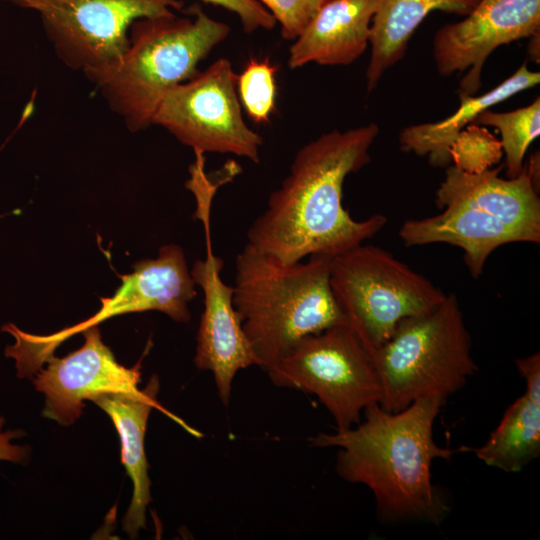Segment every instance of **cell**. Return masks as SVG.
Wrapping results in <instances>:
<instances>
[{"label": "cell", "mask_w": 540, "mask_h": 540, "mask_svg": "<svg viewBox=\"0 0 540 540\" xmlns=\"http://www.w3.org/2000/svg\"><path fill=\"white\" fill-rule=\"evenodd\" d=\"M159 380L153 375L138 394L110 393L92 400L112 420L121 443V461L133 485L132 498L122 520V528L129 538L135 539L146 528V510L151 502L149 464L145 454L144 438L149 415L153 409L164 413L190 435L203 434L180 417L164 408L157 400Z\"/></svg>", "instance_id": "cell-15"}, {"label": "cell", "mask_w": 540, "mask_h": 540, "mask_svg": "<svg viewBox=\"0 0 540 540\" xmlns=\"http://www.w3.org/2000/svg\"><path fill=\"white\" fill-rule=\"evenodd\" d=\"M152 124L163 127L193 151L260 161L263 139L243 118L237 73L227 58L217 59L168 90Z\"/></svg>", "instance_id": "cell-9"}, {"label": "cell", "mask_w": 540, "mask_h": 540, "mask_svg": "<svg viewBox=\"0 0 540 540\" xmlns=\"http://www.w3.org/2000/svg\"><path fill=\"white\" fill-rule=\"evenodd\" d=\"M84 343L58 358L51 356L32 381L44 395L43 417L70 426L82 415L85 401L110 393L138 394L142 390L140 359L133 367L120 364L103 342L98 326L83 332Z\"/></svg>", "instance_id": "cell-12"}, {"label": "cell", "mask_w": 540, "mask_h": 540, "mask_svg": "<svg viewBox=\"0 0 540 540\" xmlns=\"http://www.w3.org/2000/svg\"><path fill=\"white\" fill-rule=\"evenodd\" d=\"M479 0H378L369 44L371 56L366 69L367 90L372 91L382 75L399 62L414 31L432 11L466 16Z\"/></svg>", "instance_id": "cell-20"}, {"label": "cell", "mask_w": 540, "mask_h": 540, "mask_svg": "<svg viewBox=\"0 0 540 540\" xmlns=\"http://www.w3.org/2000/svg\"><path fill=\"white\" fill-rule=\"evenodd\" d=\"M372 358L381 385L379 404L389 412L425 396L448 398L478 371L455 294L400 320Z\"/></svg>", "instance_id": "cell-5"}, {"label": "cell", "mask_w": 540, "mask_h": 540, "mask_svg": "<svg viewBox=\"0 0 540 540\" xmlns=\"http://www.w3.org/2000/svg\"><path fill=\"white\" fill-rule=\"evenodd\" d=\"M331 258L285 264L247 243L237 254L233 304L264 371L303 337L347 324L330 287Z\"/></svg>", "instance_id": "cell-3"}, {"label": "cell", "mask_w": 540, "mask_h": 540, "mask_svg": "<svg viewBox=\"0 0 540 540\" xmlns=\"http://www.w3.org/2000/svg\"><path fill=\"white\" fill-rule=\"evenodd\" d=\"M280 25L281 35L294 40L315 16L323 0H258Z\"/></svg>", "instance_id": "cell-24"}, {"label": "cell", "mask_w": 540, "mask_h": 540, "mask_svg": "<svg viewBox=\"0 0 540 540\" xmlns=\"http://www.w3.org/2000/svg\"><path fill=\"white\" fill-rule=\"evenodd\" d=\"M540 82V73L531 71L524 62L511 76L481 95H459L460 107L449 117L433 123L405 127L399 134L400 148L419 156H428L431 165H451L450 150L458 135L476 117L521 91Z\"/></svg>", "instance_id": "cell-19"}, {"label": "cell", "mask_w": 540, "mask_h": 540, "mask_svg": "<svg viewBox=\"0 0 540 540\" xmlns=\"http://www.w3.org/2000/svg\"><path fill=\"white\" fill-rule=\"evenodd\" d=\"M525 391L505 411L487 441L474 451L487 466L522 471L540 455V354L515 360Z\"/></svg>", "instance_id": "cell-18"}, {"label": "cell", "mask_w": 540, "mask_h": 540, "mask_svg": "<svg viewBox=\"0 0 540 540\" xmlns=\"http://www.w3.org/2000/svg\"><path fill=\"white\" fill-rule=\"evenodd\" d=\"M446 400L440 395L425 396L397 412L374 402L355 426L320 432L309 442L317 448L339 449L336 473L346 482L370 489L382 523L439 525L449 505L432 482V463L470 451L441 447L434 439V423Z\"/></svg>", "instance_id": "cell-2"}, {"label": "cell", "mask_w": 540, "mask_h": 540, "mask_svg": "<svg viewBox=\"0 0 540 540\" xmlns=\"http://www.w3.org/2000/svg\"><path fill=\"white\" fill-rule=\"evenodd\" d=\"M378 0H325L289 49L288 66L349 65L367 49Z\"/></svg>", "instance_id": "cell-16"}, {"label": "cell", "mask_w": 540, "mask_h": 540, "mask_svg": "<svg viewBox=\"0 0 540 540\" xmlns=\"http://www.w3.org/2000/svg\"><path fill=\"white\" fill-rule=\"evenodd\" d=\"M450 155L455 167L465 172L479 173L498 163L503 151L500 141L485 128L472 123L458 135Z\"/></svg>", "instance_id": "cell-23"}, {"label": "cell", "mask_w": 540, "mask_h": 540, "mask_svg": "<svg viewBox=\"0 0 540 540\" xmlns=\"http://www.w3.org/2000/svg\"><path fill=\"white\" fill-rule=\"evenodd\" d=\"M323 1H325V0H323Z\"/></svg>", "instance_id": "cell-27"}, {"label": "cell", "mask_w": 540, "mask_h": 540, "mask_svg": "<svg viewBox=\"0 0 540 540\" xmlns=\"http://www.w3.org/2000/svg\"><path fill=\"white\" fill-rule=\"evenodd\" d=\"M276 67L268 58H252L237 74V94L247 116L256 124H268L275 110Z\"/></svg>", "instance_id": "cell-22"}, {"label": "cell", "mask_w": 540, "mask_h": 540, "mask_svg": "<svg viewBox=\"0 0 540 540\" xmlns=\"http://www.w3.org/2000/svg\"><path fill=\"white\" fill-rule=\"evenodd\" d=\"M37 12L58 57L83 73L119 60L132 24L180 10L179 0H8Z\"/></svg>", "instance_id": "cell-10"}, {"label": "cell", "mask_w": 540, "mask_h": 540, "mask_svg": "<svg viewBox=\"0 0 540 540\" xmlns=\"http://www.w3.org/2000/svg\"><path fill=\"white\" fill-rule=\"evenodd\" d=\"M446 168L436 192L438 207L462 204L480 210L519 232L524 242L539 243V190L526 166L509 179L499 176L502 166L479 173L465 172L452 164Z\"/></svg>", "instance_id": "cell-14"}, {"label": "cell", "mask_w": 540, "mask_h": 540, "mask_svg": "<svg viewBox=\"0 0 540 540\" xmlns=\"http://www.w3.org/2000/svg\"><path fill=\"white\" fill-rule=\"evenodd\" d=\"M266 372L275 386L315 395L337 430L358 424L381 400L372 354L347 324L303 337Z\"/></svg>", "instance_id": "cell-7"}, {"label": "cell", "mask_w": 540, "mask_h": 540, "mask_svg": "<svg viewBox=\"0 0 540 540\" xmlns=\"http://www.w3.org/2000/svg\"><path fill=\"white\" fill-rule=\"evenodd\" d=\"M540 31V0H479L459 22L438 29L433 57L441 76L467 71L459 95H475L483 65L498 47Z\"/></svg>", "instance_id": "cell-11"}, {"label": "cell", "mask_w": 540, "mask_h": 540, "mask_svg": "<svg viewBox=\"0 0 540 540\" xmlns=\"http://www.w3.org/2000/svg\"><path fill=\"white\" fill-rule=\"evenodd\" d=\"M330 287L348 326L372 354L405 317L446 294L388 251L359 244L330 259Z\"/></svg>", "instance_id": "cell-6"}, {"label": "cell", "mask_w": 540, "mask_h": 540, "mask_svg": "<svg viewBox=\"0 0 540 540\" xmlns=\"http://www.w3.org/2000/svg\"><path fill=\"white\" fill-rule=\"evenodd\" d=\"M399 236L407 247L441 242L461 248L473 278L482 274L487 258L496 248L524 242L519 232L497 218L462 204L447 205L435 216L405 221Z\"/></svg>", "instance_id": "cell-17"}, {"label": "cell", "mask_w": 540, "mask_h": 540, "mask_svg": "<svg viewBox=\"0 0 540 540\" xmlns=\"http://www.w3.org/2000/svg\"><path fill=\"white\" fill-rule=\"evenodd\" d=\"M133 269L122 277L111 297L101 298L102 307L83 322L48 335L27 333L12 323L4 325L2 330L15 339L6 347L5 356L15 360L17 376L32 379L65 340L113 316L155 310L177 322L190 320L188 304L196 296V284L180 246L164 245L157 258L139 261Z\"/></svg>", "instance_id": "cell-8"}, {"label": "cell", "mask_w": 540, "mask_h": 540, "mask_svg": "<svg viewBox=\"0 0 540 540\" xmlns=\"http://www.w3.org/2000/svg\"><path fill=\"white\" fill-rule=\"evenodd\" d=\"M206 257L190 270L203 292V312L196 337L194 363L213 375L221 402L228 406L238 371L258 366V360L242 328L233 304V286L221 276L223 260L213 253L210 227H204Z\"/></svg>", "instance_id": "cell-13"}, {"label": "cell", "mask_w": 540, "mask_h": 540, "mask_svg": "<svg viewBox=\"0 0 540 540\" xmlns=\"http://www.w3.org/2000/svg\"><path fill=\"white\" fill-rule=\"evenodd\" d=\"M376 123L323 133L295 154L288 175L247 231V244L285 264L334 257L362 244L387 223L383 214L353 219L344 208L346 177L370 161Z\"/></svg>", "instance_id": "cell-1"}, {"label": "cell", "mask_w": 540, "mask_h": 540, "mask_svg": "<svg viewBox=\"0 0 540 540\" xmlns=\"http://www.w3.org/2000/svg\"><path fill=\"white\" fill-rule=\"evenodd\" d=\"M473 124L491 126L499 131L506 175L514 178L523 169L529 146L540 135V100L536 98L530 105L509 112L487 109Z\"/></svg>", "instance_id": "cell-21"}, {"label": "cell", "mask_w": 540, "mask_h": 540, "mask_svg": "<svg viewBox=\"0 0 540 540\" xmlns=\"http://www.w3.org/2000/svg\"><path fill=\"white\" fill-rule=\"evenodd\" d=\"M205 3L222 7L234 13L245 33L260 29L271 30L276 21L270 12L258 0H200Z\"/></svg>", "instance_id": "cell-25"}, {"label": "cell", "mask_w": 540, "mask_h": 540, "mask_svg": "<svg viewBox=\"0 0 540 540\" xmlns=\"http://www.w3.org/2000/svg\"><path fill=\"white\" fill-rule=\"evenodd\" d=\"M229 33L226 23L197 5L183 17L173 12L141 18L130 27L123 56L85 75L130 131L144 130L167 91L192 78Z\"/></svg>", "instance_id": "cell-4"}, {"label": "cell", "mask_w": 540, "mask_h": 540, "mask_svg": "<svg viewBox=\"0 0 540 540\" xmlns=\"http://www.w3.org/2000/svg\"><path fill=\"white\" fill-rule=\"evenodd\" d=\"M5 424L4 417H0V461H9L13 463L27 462L30 449L27 446L13 444V439L24 435L21 430H3Z\"/></svg>", "instance_id": "cell-26"}]
</instances>
